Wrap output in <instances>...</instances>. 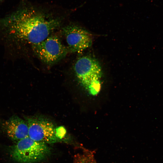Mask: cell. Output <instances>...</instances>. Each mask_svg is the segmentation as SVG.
Wrapping results in <instances>:
<instances>
[{
	"instance_id": "1",
	"label": "cell",
	"mask_w": 163,
	"mask_h": 163,
	"mask_svg": "<svg viewBox=\"0 0 163 163\" xmlns=\"http://www.w3.org/2000/svg\"><path fill=\"white\" fill-rule=\"evenodd\" d=\"M31 6L20 8L0 18V29L7 37L17 44L31 46L50 36L60 26V20Z\"/></svg>"
},
{
	"instance_id": "2",
	"label": "cell",
	"mask_w": 163,
	"mask_h": 163,
	"mask_svg": "<svg viewBox=\"0 0 163 163\" xmlns=\"http://www.w3.org/2000/svg\"><path fill=\"white\" fill-rule=\"evenodd\" d=\"M74 69L76 76L82 85L93 95L97 94L101 88V67L94 59L89 56L79 58Z\"/></svg>"
},
{
	"instance_id": "3",
	"label": "cell",
	"mask_w": 163,
	"mask_h": 163,
	"mask_svg": "<svg viewBox=\"0 0 163 163\" xmlns=\"http://www.w3.org/2000/svg\"><path fill=\"white\" fill-rule=\"evenodd\" d=\"M50 152L47 144L35 141L29 136L21 139L12 146V158L20 163H33L41 161Z\"/></svg>"
},
{
	"instance_id": "4",
	"label": "cell",
	"mask_w": 163,
	"mask_h": 163,
	"mask_svg": "<svg viewBox=\"0 0 163 163\" xmlns=\"http://www.w3.org/2000/svg\"><path fill=\"white\" fill-rule=\"evenodd\" d=\"M28 128V136L32 139L45 144L55 142L62 137L60 130L46 118L37 117H24Z\"/></svg>"
},
{
	"instance_id": "5",
	"label": "cell",
	"mask_w": 163,
	"mask_h": 163,
	"mask_svg": "<svg viewBox=\"0 0 163 163\" xmlns=\"http://www.w3.org/2000/svg\"><path fill=\"white\" fill-rule=\"evenodd\" d=\"M31 47L37 56L48 64H53L60 61L66 56L68 50L55 36H50Z\"/></svg>"
},
{
	"instance_id": "6",
	"label": "cell",
	"mask_w": 163,
	"mask_h": 163,
	"mask_svg": "<svg viewBox=\"0 0 163 163\" xmlns=\"http://www.w3.org/2000/svg\"><path fill=\"white\" fill-rule=\"evenodd\" d=\"M62 32L68 45V50L79 53L89 47L92 38L89 33L82 28L75 25L64 27Z\"/></svg>"
},
{
	"instance_id": "7",
	"label": "cell",
	"mask_w": 163,
	"mask_h": 163,
	"mask_svg": "<svg viewBox=\"0 0 163 163\" xmlns=\"http://www.w3.org/2000/svg\"><path fill=\"white\" fill-rule=\"evenodd\" d=\"M2 127L8 136L16 143L28 136V128L25 120L13 115L5 121Z\"/></svg>"
},
{
	"instance_id": "8",
	"label": "cell",
	"mask_w": 163,
	"mask_h": 163,
	"mask_svg": "<svg viewBox=\"0 0 163 163\" xmlns=\"http://www.w3.org/2000/svg\"><path fill=\"white\" fill-rule=\"evenodd\" d=\"M2 0H0V2H1Z\"/></svg>"
}]
</instances>
